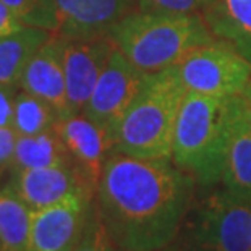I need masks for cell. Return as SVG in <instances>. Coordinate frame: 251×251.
Wrapping results in <instances>:
<instances>
[{
  "instance_id": "obj_1",
  "label": "cell",
  "mask_w": 251,
  "mask_h": 251,
  "mask_svg": "<svg viewBox=\"0 0 251 251\" xmlns=\"http://www.w3.org/2000/svg\"><path fill=\"white\" fill-rule=\"evenodd\" d=\"M196 181L172 161L112 152L104 164L96 206L119 251H157L183 228Z\"/></svg>"
},
{
  "instance_id": "obj_2",
  "label": "cell",
  "mask_w": 251,
  "mask_h": 251,
  "mask_svg": "<svg viewBox=\"0 0 251 251\" xmlns=\"http://www.w3.org/2000/svg\"><path fill=\"white\" fill-rule=\"evenodd\" d=\"M186 93L177 65L146 73L141 88L112 133L114 152L172 161L175 124Z\"/></svg>"
},
{
  "instance_id": "obj_3",
  "label": "cell",
  "mask_w": 251,
  "mask_h": 251,
  "mask_svg": "<svg viewBox=\"0 0 251 251\" xmlns=\"http://www.w3.org/2000/svg\"><path fill=\"white\" fill-rule=\"evenodd\" d=\"M237 99L238 96L186 93L181 102L174 131L172 162L202 188L221 181Z\"/></svg>"
},
{
  "instance_id": "obj_4",
  "label": "cell",
  "mask_w": 251,
  "mask_h": 251,
  "mask_svg": "<svg viewBox=\"0 0 251 251\" xmlns=\"http://www.w3.org/2000/svg\"><path fill=\"white\" fill-rule=\"evenodd\" d=\"M115 49L144 73L175 67L196 47L214 39L202 15L136 10L109 31Z\"/></svg>"
},
{
  "instance_id": "obj_5",
  "label": "cell",
  "mask_w": 251,
  "mask_h": 251,
  "mask_svg": "<svg viewBox=\"0 0 251 251\" xmlns=\"http://www.w3.org/2000/svg\"><path fill=\"white\" fill-rule=\"evenodd\" d=\"M183 226L195 251H251V201L224 186L193 202Z\"/></svg>"
},
{
  "instance_id": "obj_6",
  "label": "cell",
  "mask_w": 251,
  "mask_h": 251,
  "mask_svg": "<svg viewBox=\"0 0 251 251\" xmlns=\"http://www.w3.org/2000/svg\"><path fill=\"white\" fill-rule=\"evenodd\" d=\"M177 70L185 89L202 96L233 98L251 81V63L219 37L191 50Z\"/></svg>"
},
{
  "instance_id": "obj_7",
  "label": "cell",
  "mask_w": 251,
  "mask_h": 251,
  "mask_svg": "<svg viewBox=\"0 0 251 251\" xmlns=\"http://www.w3.org/2000/svg\"><path fill=\"white\" fill-rule=\"evenodd\" d=\"M96 195L79 191L33 212L29 251H73L93 214Z\"/></svg>"
},
{
  "instance_id": "obj_8",
  "label": "cell",
  "mask_w": 251,
  "mask_h": 251,
  "mask_svg": "<svg viewBox=\"0 0 251 251\" xmlns=\"http://www.w3.org/2000/svg\"><path fill=\"white\" fill-rule=\"evenodd\" d=\"M144 76L146 73L115 49L100 73L83 114L112 135L124 112L141 88Z\"/></svg>"
},
{
  "instance_id": "obj_9",
  "label": "cell",
  "mask_w": 251,
  "mask_h": 251,
  "mask_svg": "<svg viewBox=\"0 0 251 251\" xmlns=\"http://www.w3.org/2000/svg\"><path fill=\"white\" fill-rule=\"evenodd\" d=\"M114 50L115 46L109 36L65 39L63 68L70 115L83 112Z\"/></svg>"
},
{
  "instance_id": "obj_10",
  "label": "cell",
  "mask_w": 251,
  "mask_h": 251,
  "mask_svg": "<svg viewBox=\"0 0 251 251\" xmlns=\"http://www.w3.org/2000/svg\"><path fill=\"white\" fill-rule=\"evenodd\" d=\"M72 164L79 170L84 180L98 190L104 164L114 152V138L110 133L88 119L83 112L60 119L57 124Z\"/></svg>"
},
{
  "instance_id": "obj_11",
  "label": "cell",
  "mask_w": 251,
  "mask_h": 251,
  "mask_svg": "<svg viewBox=\"0 0 251 251\" xmlns=\"http://www.w3.org/2000/svg\"><path fill=\"white\" fill-rule=\"evenodd\" d=\"M57 31L65 39L107 36L109 31L138 10L140 0H55Z\"/></svg>"
},
{
  "instance_id": "obj_12",
  "label": "cell",
  "mask_w": 251,
  "mask_h": 251,
  "mask_svg": "<svg viewBox=\"0 0 251 251\" xmlns=\"http://www.w3.org/2000/svg\"><path fill=\"white\" fill-rule=\"evenodd\" d=\"M10 185L33 211L54 206L79 191L96 195V190L73 164L18 170L13 172Z\"/></svg>"
},
{
  "instance_id": "obj_13",
  "label": "cell",
  "mask_w": 251,
  "mask_h": 251,
  "mask_svg": "<svg viewBox=\"0 0 251 251\" xmlns=\"http://www.w3.org/2000/svg\"><path fill=\"white\" fill-rule=\"evenodd\" d=\"M63 37L52 34L50 39L33 55L20 79V89L54 105L62 119L70 115L63 68Z\"/></svg>"
},
{
  "instance_id": "obj_14",
  "label": "cell",
  "mask_w": 251,
  "mask_h": 251,
  "mask_svg": "<svg viewBox=\"0 0 251 251\" xmlns=\"http://www.w3.org/2000/svg\"><path fill=\"white\" fill-rule=\"evenodd\" d=\"M221 183L233 195L251 201V122L242 94L235 105Z\"/></svg>"
},
{
  "instance_id": "obj_15",
  "label": "cell",
  "mask_w": 251,
  "mask_h": 251,
  "mask_svg": "<svg viewBox=\"0 0 251 251\" xmlns=\"http://www.w3.org/2000/svg\"><path fill=\"white\" fill-rule=\"evenodd\" d=\"M211 33L251 63V0H212L202 12Z\"/></svg>"
},
{
  "instance_id": "obj_16",
  "label": "cell",
  "mask_w": 251,
  "mask_h": 251,
  "mask_svg": "<svg viewBox=\"0 0 251 251\" xmlns=\"http://www.w3.org/2000/svg\"><path fill=\"white\" fill-rule=\"evenodd\" d=\"M52 34L47 29L26 25L23 29L0 37V84L20 86L26 65Z\"/></svg>"
},
{
  "instance_id": "obj_17",
  "label": "cell",
  "mask_w": 251,
  "mask_h": 251,
  "mask_svg": "<svg viewBox=\"0 0 251 251\" xmlns=\"http://www.w3.org/2000/svg\"><path fill=\"white\" fill-rule=\"evenodd\" d=\"M63 164H72V161L55 126L37 135H18L10 169L12 172H18L26 169L52 167Z\"/></svg>"
},
{
  "instance_id": "obj_18",
  "label": "cell",
  "mask_w": 251,
  "mask_h": 251,
  "mask_svg": "<svg viewBox=\"0 0 251 251\" xmlns=\"http://www.w3.org/2000/svg\"><path fill=\"white\" fill-rule=\"evenodd\" d=\"M33 212L12 185L0 190V250L29 251Z\"/></svg>"
},
{
  "instance_id": "obj_19",
  "label": "cell",
  "mask_w": 251,
  "mask_h": 251,
  "mask_svg": "<svg viewBox=\"0 0 251 251\" xmlns=\"http://www.w3.org/2000/svg\"><path fill=\"white\" fill-rule=\"evenodd\" d=\"M60 114L54 105L44 99L20 89L15 98L13 107V130L21 136L37 135L55 128L60 122Z\"/></svg>"
},
{
  "instance_id": "obj_20",
  "label": "cell",
  "mask_w": 251,
  "mask_h": 251,
  "mask_svg": "<svg viewBox=\"0 0 251 251\" xmlns=\"http://www.w3.org/2000/svg\"><path fill=\"white\" fill-rule=\"evenodd\" d=\"M17 17L28 26L57 31V2L55 0H2Z\"/></svg>"
},
{
  "instance_id": "obj_21",
  "label": "cell",
  "mask_w": 251,
  "mask_h": 251,
  "mask_svg": "<svg viewBox=\"0 0 251 251\" xmlns=\"http://www.w3.org/2000/svg\"><path fill=\"white\" fill-rule=\"evenodd\" d=\"M73 251H119L114 240L110 237V233L105 228L102 219H100V214L96 204L86 226V230H84L81 240L73 248Z\"/></svg>"
},
{
  "instance_id": "obj_22",
  "label": "cell",
  "mask_w": 251,
  "mask_h": 251,
  "mask_svg": "<svg viewBox=\"0 0 251 251\" xmlns=\"http://www.w3.org/2000/svg\"><path fill=\"white\" fill-rule=\"evenodd\" d=\"M212 0H140L138 10L152 13L202 15Z\"/></svg>"
},
{
  "instance_id": "obj_23",
  "label": "cell",
  "mask_w": 251,
  "mask_h": 251,
  "mask_svg": "<svg viewBox=\"0 0 251 251\" xmlns=\"http://www.w3.org/2000/svg\"><path fill=\"white\" fill-rule=\"evenodd\" d=\"M18 89L15 84H0V128L13 126V107Z\"/></svg>"
},
{
  "instance_id": "obj_24",
  "label": "cell",
  "mask_w": 251,
  "mask_h": 251,
  "mask_svg": "<svg viewBox=\"0 0 251 251\" xmlns=\"http://www.w3.org/2000/svg\"><path fill=\"white\" fill-rule=\"evenodd\" d=\"M18 133L13 128H0V170L12 165Z\"/></svg>"
},
{
  "instance_id": "obj_25",
  "label": "cell",
  "mask_w": 251,
  "mask_h": 251,
  "mask_svg": "<svg viewBox=\"0 0 251 251\" xmlns=\"http://www.w3.org/2000/svg\"><path fill=\"white\" fill-rule=\"evenodd\" d=\"M25 23L21 21L2 0H0V37L8 36L25 28Z\"/></svg>"
},
{
  "instance_id": "obj_26",
  "label": "cell",
  "mask_w": 251,
  "mask_h": 251,
  "mask_svg": "<svg viewBox=\"0 0 251 251\" xmlns=\"http://www.w3.org/2000/svg\"><path fill=\"white\" fill-rule=\"evenodd\" d=\"M242 98H243L245 107H247L248 117H250V122H251V81L248 83V86L243 89V93H242Z\"/></svg>"
},
{
  "instance_id": "obj_27",
  "label": "cell",
  "mask_w": 251,
  "mask_h": 251,
  "mask_svg": "<svg viewBox=\"0 0 251 251\" xmlns=\"http://www.w3.org/2000/svg\"><path fill=\"white\" fill-rule=\"evenodd\" d=\"M157 251H195V250L188 248L186 245H183V247H174V245H169V247L161 248V250H157Z\"/></svg>"
},
{
  "instance_id": "obj_28",
  "label": "cell",
  "mask_w": 251,
  "mask_h": 251,
  "mask_svg": "<svg viewBox=\"0 0 251 251\" xmlns=\"http://www.w3.org/2000/svg\"><path fill=\"white\" fill-rule=\"evenodd\" d=\"M0 251H3V250H0Z\"/></svg>"
},
{
  "instance_id": "obj_29",
  "label": "cell",
  "mask_w": 251,
  "mask_h": 251,
  "mask_svg": "<svg viewBox=\"0 0 251 251\" xmlns=\"http://www.w3.org/2000/svg\"><path fill=\"white\" fill-rule=\"evenodd\" d=\"M0 172H2V170H0Z\"/></svg>"
}]
</instances>
